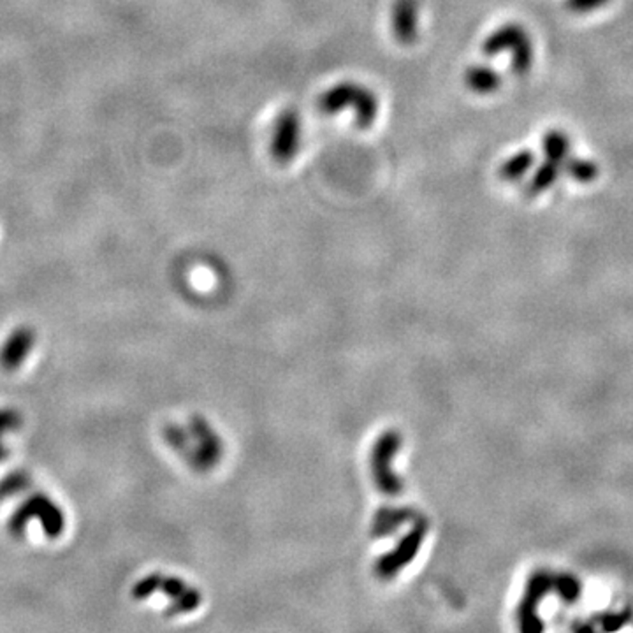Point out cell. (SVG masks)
I'll return each instance as SVG.
<instances>
[{
    "label": "cell",
    "instance_id": "9a60e30c",
    "mask_svg": "<svg viewBox=\"0 0 633 633\" xmlns=\"http://www.w3.org/2000/svg\"><path fill=\"white\" fill-rule=\"evenodd\" d=\"M607 2L609 0H567V7L574 12H590L606 5Z\"/></svg>",
    "mask_w": 633,
    "mask_h": 633
},
{
    "label": "cell",
    "instance_id": "6da1fadb",
    "mask_svg": "<svg viewBox=\"0 0 633 633\" xmlns=\"http://www.w3.org/2000/svg\"><path fill=\"white\" fill-rule=\"evenodd\" d=\"M320 113L338 115L340 112L352 108L356 112V124L361 128H368L379 115L377 96L359 83L342 81L329 90H326L317 103Z\"/></svg>",
    "mask_w": 633,
    "mask_h": 633
},
{
    "label": "cell",
    "instance_id": "8992f818",
    "mask_svg": "<svg viewBox=\"0 0 633 633\" xmlns=\"http://www.w3.org/2000/svg\"><path fill=\"white\" fill-rule=\"evenodd\" d=\"M398 449V435H385L379 442L377 452H375V477L380 488L387 491L389 495H394L399 490V482L396 475H392L389 461L396 454Z\"/></svg>",
    "mask_w": 633,
    "mask_h": 633
},
{
    "label": "cell",
    "instance_id": "9c48e42d",
    "mask_svg": "<svg viewBox=\"0 0 633 633\" xmlns=\"http://www.w3.org/2000/svg\"><path fill=\"white\" fill-rule=\"evenodd\" d=\"M542 150H544L545 160H551V162H556V164L565 162L568 158V155H570L568 135L565 132H561V130H549L544 135Z\"/></svg>",
    "mask_w": 633,
    "mask_h": 633
},
{
    "label": "cell",
    "instance_id": "277c9868",
    "mask_svg": "<svg viewBox=\"0 0 633 633\" xmlns=\"http://www.w3.org/2000/svg\"><path fill=\"white\" fill-rule=\"evenodd\" d=\"M32 515H39L42 519L41 522H44L50 537H57L64 528V517H62L60 510L53 506L46 497H35L30 502H27L18 513H14V517L11 521V528L16 531H21V528L28 522V519Z\"/></svg>",
    "mask_w": 633,
    "mask_h": 633
},
{
    "label": "cell",
    "instance_id": "5b68a950",
    "mask_svg": "<svg viewBox=\"0 0 633 633\" xmlns=\"http://www.w3.org/2000/svg\"><path fill=\"white\" fill-rule=\"evenodd\" d=\"M419 0H394L390 7L392 34L401 44H412L417 39Z\"/></svg>",
    "mask_w": 633,
    "mask_h": 633
},
{
    "label": "cell",
    "instance_id": "7c38bea8",
    "mask_svg": "<svg viewBox=\"0 0 633 633\" xmlns=\"http://www.w3.org/2000/svg\"><path fill=\"white\" fill-rule=\"evenodd\" d=\"M422 537H424V531H422V529H415V531L412 533V537H408V538L401 544V547H399V551H396V554L385 558V565H383L385 570L392 572V570H398L401 565H405L403 561L410 560V558L415 554V551H417V547H419Z\"/></svg>",
    "mask_w": 633,
    "mask_h": 633
},
{
    "label": "cell",
    "instance_id": "8fae6325",
    "mask_svg": "<svg viewBox=\"0 0 633 633\" xmlns=\"http://www.w3.org/2000/svg\"><path fill=\"white\" fill-rule=\"evenodd\" d=\"M558 176H560V164L545 160L535 171V174H533V178H531V181L528 185V194L538 196V194L549 190L556 183Z\"/></svg>",
    "mask_w": 633,
    "mask_h": 633
},
{
    "label": "cell",
    "instance_id": "5bb4252c",
    "mask_svg": "<svg viewBox=\"0 0 633 633\" xmlns=\"http://www.w3.org/2000/svg\"><path fill=\"white\" fill-rule=\"evenodd\" d=\"M18 426H19V417H18L16 412H11V410L0 412V438H2L4 431L14 429V428H18ZM4 456H5V451H4V447L0 445V459H2Z\"/></svg>",
    "mask_w": 633,
    "mask_h": 633
},
{
    "label": "cell",
    "instance_id": "ba28073f",
    "mask_svg": "<svg viewBox=\"0 0 633 633\" xmlns=\"http://www.w3.org/2000/svg\"><path fill=\"white\" fill-rule=\"evenodd\" d=\"M465 83L475 94L486 96V94H493L500 89L502 78L495 69H491L488 66H472L465 73Z\"/></svg>",
    "mask_w": 633,
    "mask_h": 633
},
{
    "label": "cell",
    "instance_id": "7a4b0ae2",
    "mask_svg": "<svg viewBox=\"0 0 633 633\" xmlns=\"http://www.w3.org/2000/svg\"><path fill=\"white\" fill-rule=\"evenodd\" d=\"M506 50L512 51L513 73L519 76L526 74L533 64V46L528 32L517 23H506L500 27L482 44V51L490 57H495Z\"/></svg>",
    "mask_w": 633,
    "mask_h": 633
},
{
    "label": "cell",
    "instance_id": "52a82bcc",
    "mask_svg": "<svg viewBox=\"0 0 633 633\" xmlns=\"http://www.w3.org/2000/svg\"><path fill=\"white\" fill-rule=\"evenodd\" d=\"M34 345V333L30 329H18L5 344L0 354V365L5 370H16L28 356Z\"/></svg>",
    "mask_w": 633,
    "mask_h": 633
},
{
    "label": "cell",
    "instance_id": "30bf717a",
    "mask_svg": "<svg viewBox=\"0 0 633 633\" xmlns=\"http://www.w3.org/2000/svg\"><path fill=\"white\" fill-rule=\"evenodd\" d=\"M535 164V155L529 150H521L500 166V178L506 181L521 180Z\"/></svg>",
    "mask_w": 633,
    "mask_h": 633
},
{
    "label": "cell",
    "instance_id": "3957f363",
    "mask_svg": "<svg viewBox=\"0 0 633 633\" xmlns=\"http://www.w3.org/2000/svg\"><path fill=\"white\" fill-rule=\"evenodd\" d=\"M301 135H303V124L299 113L292 108L283 110L276 119L274 132H273V141H271L273 158L280 164H287L294 160L301 148Z\"/></svg>",
    "mask_w": 633,
    "mask_h": 633
},
{
    "label": "cell",
    "instance_id": "4fadbf2b",
    "mask_svg": "<svg viewBox=\"0 0 633 633\" xmlns=\"http://www.w3.org/2000/svg\"><path fill=\"white\" fill-rule=\"evenodd\" d=\"M567 173L579 183H591L598 176V166L591 160L572 158L567 162Z\"/></svg>",
    "mask_w": 633,
    "mask_h": 633
}]
</instances>
